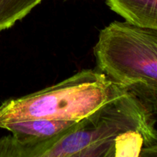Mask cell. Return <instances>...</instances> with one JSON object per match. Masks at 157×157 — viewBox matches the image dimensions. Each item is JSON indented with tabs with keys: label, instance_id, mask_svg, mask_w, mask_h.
<instances>
[{
	"label": "cell",
	"instance_id": "8",
	"mask_svg": "<svg viewBox=\"0 0 157 157\" xmlns=\"http://www.w3.org/2000/svg\"><path fill=\"white\" fill-rule=\"evenodd\" d=\"M140 157H157V144L150 147L144 149L141 152Z\"/></svg>",
	"mask_w": 157,
	"mask_h": 157
},
{
	"label": "cell",
	"instance_id": "6",
	"mask_svg": "<svg viewBox=\"0 0 157 157\" xmlns=\"http://www.w3.org/2000/svg\"><path fill=\"white\" fill-rule=\"evenodd\" d=\"M42 0H0V32L12 27Z\"/></svg>",
	"mask_w": 157,
	"mask_h": 157
},
{
	"label": "cell",
	"instance_id": "5",
	"mask_svg": "<svg viewBox=\"0 0 157 157\" xmlns=\"http://www.w3.org/2000/svg\"><path fill=\"white\" fill-rule=\"evenodd\" d=\"M112 11L128 22L157 29V0H105Z\"/></svg>",
	"mask_w": 157,
	"mask_h": 157
},
{
	"label": "cell",
	"instance_id": "7",
	"mask_svg": "<svg viewBox=\"0 0 157 157\" xmlns=\"http://www.w3.org/2000/svg\"><path fill=\"white\" fill-rule=\"evenodd\" d=\"M0 157H26L24 146L12 135L0 138Z\"/></svg>",
	"mask_w": 157,
	"mask_h": 157
},
{
	"label": "cell",
	"instance_id": "1",
	"mask_svg": "<svg viewBox=\"0 0 157 157\" xmlns=\"http://www.w3.org/2000/svg\"><path fill=\"white\" fill-rule=\"evenodd\" d=\"M156 144L154 114L126 90L78 121L41 157H136Z\"/></svg>",
	"mask_w": 157,
	"mask_h": 157
},
{
	"label": "cell",
	"instance_id": "4",
	"mask_svg": "<svg viewBox=\"0 0 157 157\" xmlns=\"http://www.w3.org/2000/svg\"><path fill=\"white\" fill-rule=\"evenodd\" d=\"M78 121L30 119L6 123V129L24 146L26 157H41L45 150L67 133Z\"/></svg>",
	"mask_w": 157,
	"mask_h": 157
},
{
	"label": "cell",
	"instance_id": "3",
	"mask_svg": "<svg viewBox=\"0 0 157 157\" xmlns=\"http://www.w3.org/2000/svg\"><path fill=\"white\" fill-rule=\"evenodd\" d=\"M125 90L99 70H83L55 85L3 102L0 127L30 119L79 121Z\"/></svg>",
	"mask_w": 157,
	"mask_h": 157
},
{
	"label": "cell",
	"instance_id": "2",
	"mask_svg": "<svg viewBox=\"0 0 157 157\" xmlns=\"http://www.w3.org/2000/svg\"><path fill=\"white\" fill-rule=\"evenodd\" d=\"M98 70L157 114V29L115 21L94 48Z\"/></svg>",
	"mask_w": 157,
	"mask_h": 157
}]
</instances>
